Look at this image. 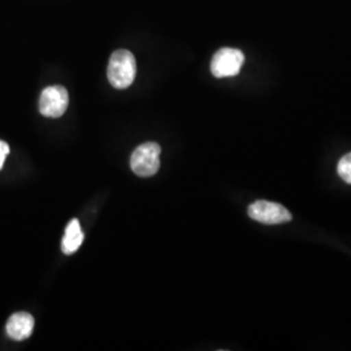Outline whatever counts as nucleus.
Returning a JSON list of instances; mask_svg holds the SVG:
<instances>
[{
	"mask_svg": "<svg viewBox=\"0 0 351 351\" xmlns=\"http://www.w3.org/2000/svg\"><path fill=\"white\" fill-rule=\"evenodd\" d=\"M10 154V146L4 141H0V169L3 168L7 155Z\"/></svg>",
	"mask_w": 351,
	"mask_h": 351,
	"instance_id": "1a4fd4ad",
	"label": "nucleus"
},
{
	"mask_svg": "<svg viewBox=\"0 0 351 351\" xmlns=\"http://www.w3.org/2000/svg\"><path fill=\"white\" fill-rule=\"evenodd\" d=\"M247 213L252 220L267 224V226H275V224H284L291 221V213L288 210L275 202L261 201L254 202L249 206Z\"/></svg>",
	"mask_w": 351,
	"mask_h": 351,
	"instance_id": "7ed1b4c3",
	"label": "nucleus"
},
{
	"mask_svg": "<svg viewBox=\"0 0 351 351\" xmlns=\"http://www.w3.org/2000/svg\"><path fill=\"white\" fill-rule=\"evenodd\" d=\"M339 175L346 184L351 185V152L346 154L343 158H341L337 167Z\"/></svg>",
	"mask_w": 351,
	"mask_h": 351,
	"instance_id": "6e6552de",
	"label": "nucleus"
},
{
	"mask_svg": "<svg viewBox=\"0 0 351 351\" xmlns=\"http://www.w3.org/2000/svg\"><path fill=\"white\" fill-rule=\"evenodd\" d=\"M69 104V95L64 86L53 85L45 88L39 98V112L46 117L63 116Z\"/></svg>",
	"mask_w": 351,
	"mask_h": 351,
	"instance_id": "20e7f679",
	"label": "nucleus"
},
{
	"mask_svg": "<svg viewBox=\"0 0 351 351\" xmlns=\"http://www.w3.org/2000/svg\"><path fill=\"white\" fill-rule=\"evenodd\" d=\"M245 62L243 53L236 49H221L213 55L211 72L216 78L237 75Z\"/></svg>",
	"mask_w": 351,
	"mask_h": 351,
	"instance_id": "39448f33",
	"label": "nucleus"
},
{
	"mask_svg": "<svg viewBox=\"0 0 351 351\" xmlns=\"http://www.w3.org/2000/svg\"><path fill=\"white\" fill-rule=\"evenodd\" d=\"M33 329H34V319L27 313L13 314L5 326L7 335L14 341H24L29 339L33 333Z\"/></svg>",
	"mask_w": 351,
	"mask_h": 351,
	"instance_id": "423d86ee",
	"label": "nucleus"
},
{
	"mask_svg": "<svg viewBox=\"0 0 351 351\" xmlns=\"http://www.w3.org/2000/svg\"><path fill=\"white\" fill-rule=\"evenodd\" d=\"M137 75L134 55L128 50L114 51L108 63L107 77L113 88H129Z\"/></svg>",
	"mask_w": 351,
	"mask_h": 351,
	"instance_id": "f257e3e1",
	"label": "nucleus"
},
{
	"mask_svg": "<svg viewBox=\"0 0 351 351\" xmlns=\"http://www.w3.org/2000/svg\"><path fill=\"white\" fill-rule=\"evenodd\" d=\"M84 242V232L80 226V221L73 219L66 228L64 233L63 242H62V250L64 254L71 255L81 247Z\"/></svg>",
	"mask_w": 351,
	"mask_h": 351,
	"instance_id": "0eeeda50",
	"label": "nucleus"
},
{
	"mask_svg": "<svg viewBox=\"0 0 351 351\" xmlns=\"http://www.w3.org/2000/svg\"><path fill=\"white\" fill-rule=\"evenodd\" d=\"M162 149L155 142H147L138 146L130 158L133 172L141 177H151L160 168Z\"/></svg>",
	"mask_w": 351,
	"mask_h": 351,
	"instance_id": "f03ea898",
	"label": "nucleus"
}]
</instances>
